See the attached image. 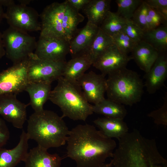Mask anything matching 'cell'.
Here are the masks:
<instances>
[{
	"mask_svg": "<svg viewBox=\"0 0 167 167\" xmlns=\"http://www.w3.org/2000/svg\"><path fill=\"white\" fill-rule=\"evenodd\" d=\"M66 156L76 167H100L112 157L117 144L93 125L79 124L70 131Z\"/></svg>",
	"mask_w": 167,
	"mask_h": 167,
	"instance_id": "1",
	"label": "cell"
},
{
	"mask_svg": "<svg viewBox=\"0 0 167 167\" xmlns=\"http://www.w3.org/2000/svg\"><path fill=\"white\" fill-rule=\"evenodd\" d=\"M70 130L63 118L52 111L34 112L28 121L27 133L29 139L48 150L66 143Z\"/></svg>",
	"mask_w": 167,
	"mask_h": 167,
	"instance_id": "2",
	"label": "cell"
},
{
	"mask_svg": "<svg viewBox=\"0 0 167 167\" xmlns=\"http://www.w3.org/2000/svg\"><path fill=\"white\" fill-rule=\"evenodd\" d=\"M57 81V84L51 90L49 100L60 108L62 118L86 121L93 113L92 105L87 101L77 81L62 76Z\"/></svg>",
	"mask_w": 167,
	"mask_h": 167,
	"instance_id": "3",
	"label": "cell"
},
{
	"mask_svg": "<svg viewBox=\"0 0 167 167\" xmlns=\"http://www.w3.org/2000/svg\"><path fill=\"white\" fill-rule=\"evenodd\" d=\"M166 162L153 142L142 138L127 140L119 147L113 167H166Z\"/></svg>",
	"mask_w": 167,
	"mask_h": 167,
	"instance_id": "4",
	"label": "cell"
},
{
	"mask_svg": "<svg viewBox=\"0 0 167 167\" xmlns=\"http://www.w3.org/2000/svg\"><path fill=\"white\" fill-rule=\"evenodd\" d=\"M107 75L106 92L108 99L130 106L141 101L144 85L136 72L126 67Z\"/></svg>",
	"mask_w": 167,
	"mask_h": 167,
	"instance_id": "5",
	"label": "cell"
},
{
	"mask_svg": "<svg viewBox=\"0 0 167 167\" xmlns=\"http://www.w3.org/2000/svg\"><path fill=\"white\" fill-rule=\"evenodd\" d=\"M39 17L40 36L66 40L73 23L71 9L66 0L47 5L39 15Z\"/></svg>",
	"mask_w": 167,
	"mask_h": 167,
	"instance_id": "6",
	"label": "cell"
},
{
	"mask_svg": "<svg viewBox=\"0 0 167 167\" xmlns=\"http://www.w3.org/2000/svg\"><path fill=\"white\" fill-rule=\"evenodd\" d=\"M5 56L13 64L19 62L34 52L36 41L28 32L10 27L2 33Z\"/></svg>",
	"mask_w": 167,
	"mask_h": 167,
	"instance_id": "7",
	"label": "cell"
},
{
	"mask_svg": "<svg viewBox=\"0 0 167 167\" xmlns=\"http://www.w3.org/2000/svg\"><path fill=\"white\" fill-rule=\"evenodd\" d=\"M39 15L33 8L15 3L6 7L4 19L9 27L24 31H40Z\"/></svg>",
	"mask_w": 167,
	"mask_h": 167,
	"instance_id": "8",
	"label": "cell"
},
{
	"mask_svg": "<svg viewBox=\"0 0 167 167\" xmlns=\"http://www.w3.org/2000/svg\"><path fill=\"white\" fill-rule=\"evenodd\" d=\"M66 61L55 62L37 58L33 53L29 56L27 75L28 82L50 83L62 76Z\"/></svg>",
	"mask_w": 167,
	"mask_h": 167,
	"instance_id": "9",
	"label": "cell"
},
{
	"mask_svg": "<svg viewBox=\"0 0 167 167\" xmlns=\"http://www.w3.org/2000/svg\"><path fill=\"white\" fill-rule=\"evenodd\" d=\"M29 57L0 72V95H17L25 91L28 82V69Z\"/></svg>",
	"mask_w": 167,
	"mask_h": 167,
	"instance_id": "10",
	"label": "cell"
},
{
	"mask_svg": "<svg viewBox=\"0 0 167 167\" xmlns=\"http://www.w3.org/2000/svg\"><path fill=\"white\" fill-rule=\"evenodd\" d=\"M69 50L70 42L65 40L40 36L34 53L40 59L65 62Z\"/></svg>",
	"mask_w": 167,
	"mask_h": 167,
	"instance_id": "11",
	"label": "cell"
},
{
	"mask_svg": "<svg viewBox=\"0 0 167 167\" xmlns=\"http://www.w3.org/2000/svg\"><path fill=\"white\" fill-rule=\"evenodd\" d=\"M16 95L11 93L0 95V115L15 127L21 129L27 120L29 105L20 101Z\"/></svg>",
	"mask_w": 167,
	"mask_h": 167,
	"instance_id": "12",
	"label": "cell"
},
{
	"mask_svg": "<svg viewBox=\"0 0 167 167\" xmlns=\"http://www.w3.org/2000/svg\"><path fill=\"white\" fill-rule=\"evenodd\" d=\"M105 76L91 71L85 73L77 80L84 94L89 103L96 104L105 99Z\"/></svg>",
	"mask_w": 167,
	"mask_h": 167,
	"instance_id": "13",
	"label": "cell"
},
{
	"mask_svg": "<svg viewBox=\"0 0 167 167\" xmlns=\"http://www.w3.org/2000/svg\"><path fill=\"white\" fill-rule=\"evenodd\" d=\"M132 58L121 51L114 44L94 62L92 66L105 75L126 67Z\"/></svg>",
	"mask_w": 167,
	"mask_h": 167,
	"instance_id": "14",
	"label": "cell"
},
{
	"mask_svg": "<svg viewBox=\"0 0 167 167\" xmlns=\"http://www.w3.org/2000/svg\"><path fill=\"white\" fill-rule=\"evenodd\" d=\"M167 77V56L166 52L159 53L149 71L144 76V84L149 94L155 93L164 85Z\"/></svg>",
	"mask_w": 167,
	"mask_h": 167,
	"instance_id": "15",
	"label": "cell"
},
{
	"mask_svg": "<svg viewBox=\"0 0 167 167\" xmlns=\"http://www.w3.org/2000/svg\"><path fill=\"white\" fill-rule=\"evenodd\" d=\"M99 29V27L87 21L78 29L70 42L69 53L72 57L87 53Z\"/></svg>",
	"mask_w": 167,
	"mask_h": 167,
	"instance_id": "16",
	"label": "cell"
},
{
	"mask_svg": "<svg viewBox=\"0 0 167 167\" xmlns=\"http://www.w3.org/2000/svg\"><path fill=\"white\" fill-rule=\"evenodd\" d=\"M29 139L23 130L15 147L10 149L0 148V167H15L20 161H24L28 152Z\"/></svg>",
	"mask_w": 167,
	"mask_h": 167,
	"instance_id": "17",
	"label": "cell"
},
{
	"mask_svg": "<svg viewBox=\"0 0 167 167\" xmlns=\"http://www.w3.org/2000/svg\"><path fill=\"white\" fill-rule=\"evenodd\" d=\"M47 150L38 145L30 149L24 161L25 167H60L61 157Z\"/></svg>",
	"mask_w": 167,
	"mask_h": 167,
	"instance_id": "18",
	"label": "cell"
},
{
	"mask_svg": "<svg viewBox=\"0 0 167 167\" xmlns=\"http://www.w3.org/2000/svg\"><path fill=\"white\" fill-rule=\"evenodd\" d=\"M51 83L45 82H28L25 90L28 94L30 105L34 112L44 109L43 106L49 100L51 91Z\"/></svg>",
	"mask_w": 167,
	"mask_h": 167,
	"instance_id": "19",
	"label": "cell"
},
{
	"mask_svg": "<svg viewBox=\"0 0 167 167\" xmlns=\"http://www.w3.org/2000/svg\"><path fill=\"white\" fill-rule=\"evenodd\" d=\"M131 56L140 69L148 72L157 59L159 53L143 40L136 43L131 52Z\"/></svg>",
	"mask_w": 167,
	"mask_h": 167,
	"instance_id": "20",
	"label": "cell"
},
{
	"mask_svg": "<svg viewBox=\"0 0 167 167\" xmlns=\"http://www.w3.org/2000/svg\"><path fill=\"white\" fill-rule=\"evenodd\" d=\"M93 62L92 58L87 53L73 57L65 63L62 76L68 79L77 81L92 65Z\"/></svg>",
	"mask_w": 167,
	"mask_h": 167,
	"instance_id": "21",
	"label": "cell"
},
{
	"mask_svg": "<svg viewBox=\"0 0 167 167\" xmlns=\"http://www.w3.org/2000/svg\"><path fill=\"white\" fill-rule=\"evenodd\" d=\"M95 125L105 136L119 139L128 132L129 128L123 119L103 117L93 121Z\"/></svg>",
	"mask_w": 167,
	"mask_h": 167,
	"instance_id": "22",
	"label": "cell"
},
{
	"mask_svg": "<svg viewBox=\"0 0 167 167\" xmlns=\"http://www.w3.org/2000/svg\"><path fill=\"white\" fill-rule=\"evenodd\" d=\"M110 0H90L82 9L88 21L99 27L110 11Z\"/></svg>",
	"mask_w": 167,
	"mask_h": 167,
	"instance_id": "23",
	"label": "cell"
},
{
	"mask_svg": "<svg viewBox=\"0 0 167 167\" xmlns=\"http://www.w3.org/2000/svg\"><path fill=\"white\" fill-rule=\"evenodd\" d=\"M92 109L93 113L104 117L123 119L127 113L124 105L108 98L92 105Z\"/></svg>",
	"mask_w": 167,
	"mask_h": 167,
	"instance_id": "24",
	"label": "cell"
},
{
	"mask_svg": "<svg viewBox=\"0 0 167 167\" xmlns=\"http://www.w3.org/2000/svg\"><path fill=\"white\" fill-rule=\"evenodd\" d=\"M143 40L159 53L166 52L167 49V25L144 32Z\"/></svg>",
	"mask_w": 167,
	"mask_h": 167,
	"instance_id": "25",
	"label": "cell"
},
{
	"mask_svg": "<svg viewBox=\"0 0 167 167\" xmlns=\"http://www.w3.org/2000/svg\"><path fill=\"white\" fill-rule=\"evenodd\" d=\"M114 44L112 38L99 27V30L87 53L93 62Z\"/></svg>",
	"mask_w": 167,
	"mask_h": 167,
	"instance_id": "26",
	"label": "cell"
},
{
	"mask_svg": "<svg viewBox=\"0 0 167 167\" xmlns=\"http://www.w3.org/2000/svg\"><path fill=\"white\" fill-rule=\"evenodd\" d=\"M126 21V20L116 12L110 11L99 27L105 33L112 37L122 31Z\"/></svg>",
	"mask_w": 167,
	"mask_h": 167,
	"instance_id": "27",
	"label": "cell"
},
{
	"mask_svg": "<svg viewBox=\"0 0 167 167\" xmlns=\"http://www.w3.org/2000/svg\"><path fill=\"white\" fill-rule=\"evenodd\" d=\"M141 0H116L118 6L116 12L126 20L131 19L133 14L142 2Z\"/></svg>",
	"mask_w": 167,
	"mask_h": 167,
	"instance_id": "28",
	"label": "cell"
},
{
	"mask_svg": "<svg viewBox=\"0 0 167 167\" xmlns=\"http://www.w3.org/2000/svg\"><path fill=\"white\" fill-rule=\"evenodd\" d=\"M114 44L122 52L127 54L131 52L136 44L122 31L112 37Z\"/></svg>",
	"mask_w": 167,
	"mask_h": 167,
	"instance_id": "29",
	"label": "cell"
},
{
	"mask_svg": "<svg viewBox=\"0 0 167 167\" xmlns=\"http://www.w3.org/2000/svg\"><path fill=\"white\" fill-rule=\"evenodd\" d=\"M148 6L143 1L135 11L131 20L144 32L148 30L146 18Z\"/></svg>",
	"mask_w": 167,
	"mask_h": 167,
	"instance_id": "30",
	"label": "cell"
},
{
	"mask_svg": "<svg viewBox=\"0 0 167 167\" xmlns=\"http://www.w3.org/2000/svg\"><path fill=\"white\" fill-rule=\"evenodd\" d=\"M146 21L148 30L167 25V21L156 9L148 6Z\"/></svg>",
	"mask_w": 167,
	"mask_h": 167,
	"instance_id": "31",
	"label": "cell"
},
{
	"mask_svg": "<svg viewBox=\"0 0 167 167\" xmlns=\"http://www.w3.org/2000/svg\"><path fill=\"white\" fill-rule=\"evenodd\" d=\"M162 105L159 109L148 113V116L153 120L158 125L167 126V93H165Z\"/></svg>",
	"mask_w": 167,
	"mask_h": 167,
	"instance_id": "32",
	"label": "cell"
},
{
	"mask_svg": "<svg viewBox=\"0 0 167 167\" xmlns=\"http://www.w3.org/2000/svg\"><path fill=\"white\" fill-rule=\"evenodd\" d=\"M122 31L136 43L143 40L144 31L131 19L126 20Z\"/></svg>",
	"mask_w": 167,
	"mask_h": 167,
	"instance_id": "33",
	"label": "cell"
},
{
	"mask_svg": "<svg viewBox=\"0 0 167 167\" xmlns=\"http://www.w3.org/2000/svg\"><path fill=\"white\" fill-rule=\"evenodd\" d=\"M9 129L3 119L0 117V148L5 145L10 138Z\"/></svg>",
	"mask_w": 167,
	"mask_h": 167,
	"instance_id": "34",
	"label": "cell"
},
{
	"mask_svg": "<svg viewBox=\"0 0 167 167\" xmlns=\"http://www.w3.org/2000/svg\"><path fill=\"white\" fill-rule=\"evenodd\" d=\"M144 1L149 6L156 9L167 7V0H146Z\"/></svg>",
	"mask_w": 167,
	"mask_h": 167,
	"instance_id": "35",
	"label": "cell"
},
{
	"mask_svg": "<svg viewBox=\"0 0 167 167\" xmlns=\"http://www.w3.org/2000/svg\"><path fill=\"white\" fill-rule=\"evenodd\" d=\"M68 4L76 10H82L90 0H66Z\"/></svg>",
	"mask_w": 167,
	"mask_h": 167,
	"instance_id": "36",
	"label": "cell"
},
{
	"mask_svg": "<svg viewBox=\"0 0 167 167\" xmlns=\"http://www.w3.org/2000/svg\"><path fill=\"white\" fill-rule=\"evenodd\" d=\"M5 55V52L2 40V33L0 31V59Z\"/></svg>",
	"mask_w": 167,
	"mask_h": 167,
	"instance_id": "37",
	"label": "cell"
},
{
	"mask_svg": "<svg viewBox=\"0 0 167 167\" xmlns=\"http://www.w3.org/2000/svg\"><path fill=\"white\" fill-rule=\"evenodd\" d=\"M156 10L167 20V7H163Z\"/></svg>",
	"mask_w": 167,
	"mask_h": 167,
	"instance_id": "38",
	"label": "cell"
},
{
	"mask_svg": "<svg viewBox=\"0 0 167 167\" xmlns=\"http://www.w3.org/2000/svg\"><path fill=\"white\" fill-rule=\"evenodd\" d=\"M5 12L2 6L0 3V23L2 19L4 18Z\"/></svg>",
	"mask_w": 167,
	"mask_h": 167,
	"instance_id": "39",
	"label": "cell"
},
{
	"mask_svg": "<svg viewBox=\"0 0 167 167\" xmlns=\"http://www.w3.org/2000/svg\"><path fill=\"white\" fill-rule=\"evenodd\" d=\"M19 4L27 6L29 4L30 2H31V0H18V1Z\"/></svg>",
	"mask_w": 167,
	"mask_h": 167,
	"instance_id": "40",
	"label": "cell"
},
{
	"mask_svg": "<svg viewBox=\"0 0 167 167\" xmlns=\"http://www.w3.org/2000/svg\"><path fill=\"white\" fill-rule=\"evenodd\" d=\"M100 167H113V166L111 163L110 162L109 163H105Z\"/></svg>",
	"mask_w": 167,
	"mask_h": 167,
	"instance_id": "41",
	"label": "cell"
}]
</instances>
